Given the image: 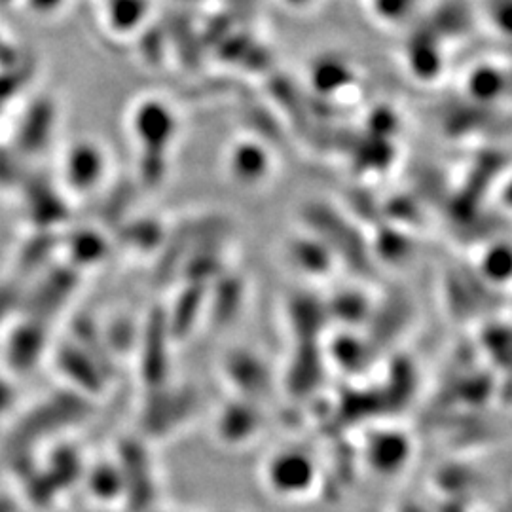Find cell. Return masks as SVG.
I'll return each mask as SVG.
<instances>
[{"label":"cell","instance_id":"11","mask_svg":"<svg viewBox=\"0 0 512 512\" xmlns=\"http://www.w3.org/2000/svg\"><path fill=\"white\" fill-rule=\"evenodd\" d=\"M82 484L86 494L101 509L126 507V484L116 456L99 459L84 469Z\"/></svg>","mask_w":512,"mask_h":512},{"label":"cell","instance_id":"19","mask_svg":"<svg viewBox=\"0 0 512 512\" xmlns=\"http://www.w3.org/2000/svg\"><path fill=\"white\" fill-rule=\"evenodd\" d=\"M289 256L294 266L306 274H329V249H325L317 239H294L289 245Z\"/></svg>","mask_w":512,"mask_h":512},{"label":"cell","instance_id":"3","mask_svg":"<svg viewBox=\"0 0 512 512\" xmlns=\"http://www.w3.org/2000/svg\"><path fill=\"white\" fill-rule=\"evenodd\" d=\"M173 338L165 325L164 308L150 311L147 323L139 330L137 342V365L145 391H154L169 385V351Z\"/></svg>","mask_w":512,"mask_h":512},{"label":"cell","instance_id":"23","mask_svg":"<svg viewBox=\"0 0 512 512\" xmlns=\"http://www.w3.org/2000/svg\"><path fill=\"white\" fill-rule=\"evenodd\" d=\"M19 154L12 148L8 150H0V184L2 186H12L19 183L21 179V167L18 164Z\"/></svg>","mask_w":512,"mask_h":512},{"label":"cell","instance_id":"8","mask_svg":"<svg viewBox=\"0 0 512 512\" xmlns=\"http://www.w3.org/2000/svg\"><path fill=\"white\" fill-rule=\"evenodd\" d=\"M57 128V105L54 99L38 95L21 112L16 133L14 150L23 158H33L46 152L54 139Z\"/></svg>","mask_w":512,"mask_h":512},{"label":"cell","instance_id":"26","mask_svg":"<svg viewBox=\"0 0 512 512\" xmlns=\"http://www.w3.org/2000/svg\"><path fill=\"white\" fill-rule=\"evenodd\" d=\"M6 55H8V57H14V52H12L10 46L0 38V57H6Z\"/></svg>","mask_w":512,"mask_h":512},{"label":"cell","instance_id":"4","mask_svg":"<svg viewBox=\"0 0 512 512\" xmlns=\"http://www.w3.org/2000/svg\"><path fill=\"white\" fill-rule=\"evenodd\" d=\"M55 368L67 382V389L88 401L105 395L110 384V372L73 338L59 344L54 355Z\"/></svg>","mask_w":512,"mask_h":512},{"label":"cell","instance_id":"2","mask_svg":"<svg viewBox=\"0 0 512 512\" xmlns=\"http://www.w3.org/2000/svg\"><path fill=\"white\" fill-rule=\"evenodd\" d=\"M198 410L196 393L188 387L165 385L147 391V401L141 406V429L147 437L167 439L181 431Z\"/></svg>","mask_w":512,"mask_h":512},{"label":"cell","instance_id":"25","mask_svg":"<svg viewBox=\"0 0 512 512\" xmlns=\"http://www.w3.org/2000/svg\"><path fill=\"white\" fill-rule=\"evenodd\" d=\"M14 401H16V389L6 378H0V414L8 412Z\"/></svg>","mask_w":512,"mask_h":512},{"label":"cell","instance_id":"17","mask_svg":"<svg viewBox=\"0 0 512 512\" xmlns=\"http://www.w3.org/2000/svg\"><path fill=\"white\" fill-rule=\"evenodd\" d=\"M59 247L61 243L50 236V230H37V234L27 239L19 249V274L33 275L44 272L46 264Z\"/></svg>","mask_w":512,"mask_h":512},{"label":"cell","instance_id":"21","mask_svg":"<svg viewBox=\"0 0 512 512\" xmlns=\"http://www.w3.org/2000/svg\"><path fill=\"white\" fill-rule=\"evenodd\" d=\"M128 241L129 245L137 247V249H152L156 245L162 243L164 239V232L162 226L154 220H141V222H131L128 226Z\"/></svg>","mask_w":512,"mask_h":512},{"label":"cell","instance_id":"5","mask_svg":"<svg viewBox=\"0 0 512 512\" xmlns=\"http://www.w3.org/2000/svg\"><path fill=\"white\" fill-rule=\"evenodd\" d=\"M109 173V156L93 139L74 141L61 160V181L69 194L88 196L95 192Z\"/></svg>","mask_w":512,"mask_h":512},{"label":"cell","instance_id":"18","mask_svg":"<svg viewBox=\"0 0 512 512\" xmlns=\"http://www.w3.org/2000/svg\"><path fill=\"white\" fill-rule=\"evenodd\" d=\"M148 0H107V23L114 33L129 35L147 21Z\"/></svg>","mask_w":512,"mask_h":512},{"label":"cell","instance_id":"6","mask_svg":"<svg viewBox=\"0 0 512 512\" xmlns=\"http://www.w3.org/2000/svg\"><path fill=\"white\" fill-rule=\"evenodd\" d=\"M80 283V272L73 266L63 264L52 270H44L37 287L23 293V304L19 315H27L38 321L48 323L76 293Z\"/></svg>","mask_w":512,"mask_h":512},{"label":"cell","instance_id":"27","mask_svg":"<svg viewBox=\"0 0 512 512\" xmlns=\"http://www.w3.org/2000/svg\"><path fill=\"white\" fill-rule=\"evenodd\" d=\"M19 0H0V6H10V4H16Z\"/></svg>","mask_w":512,"mask_h":512},{"label":"cell","instance_id":"24","mask_svg":"<svg viewBox=\"0 0 512 512\" xmlns=\"http://www.w3.org/2000/svg\"><path fill=\"white\" fill-rule=\"evenodd\" d=\"M33 16L38 18H52L59 14L69 0H19Z\"/></svg>","mask_w":512,"mask_h":512},{"label":"cell","instance_id":"20","mask_svg":"<svg viewBox=\"0 0 512 512\" xmlns=\"http://www.w3.org/2000/svg\"><path fill=\"white\" fill-rule=\"evenodd\" d=\"M480 274L484 275L495 287L512 283V245L495 243L484 255L480 256Z\"/></svg>","mask_w":512,"mask_h":512},{"label":"cell","instance_id":"15","mask_svg":"<svg viewBox=\"0 0 512 512\" xmlns=\"http://www.w3.org/2000/svg\"><path fill=\"white\" fill-rule=\"evenodd\" d=\"M256 429L255 410L245 403L222 406L215 418V435L224 444H239Z\"/></svg>","mask_w":512,"mask_h":512},{"label":"cell","instance_id":"1","mask_svg":"<svg viewBox=\"0 0 512 512\" xmlns=\"http://www.w3.org/2000/svg\"><path fill=\"white\" fill-rule=\"evenodd\" d=\"M129 126L141 150V183L150 188L164 183L169 167V150L179 135L177 112L164 99L147 97L131 110Z\"/></svg>","mask_w":512,"mask_h":512},{"label":"cell","instance_id":"22","mask_svg":"<svg viewBox=\"0 0 512 512\" xmlns=\"http://www.w3.org/2000/svg\"><path fill=\"white\" fill-rule=\"evenodd\" d=\"M23 285L18 281H2L0 283V325L10 317H16L23 304Z\"/></svg>","mask_w":512,"mask_h":512},{"label":"cell","instance_id":"10","mask_svg":"<svg viewBox=\"0 0 512 512\" xmlns=\"http://www.w3.org/2000/svg\"><path fill=\"white\" fill-rule=\"evenodd\" d=\"M274 160L270 150L251 139H239L226 154V171L239 186L255 188L272 175Z\"/></svg>","mask_w":512,"mask_h":512},{"label":"cell","instance_id":"9","mask_svg":"<svg viewBox=\"0 0 512 512\" xmlns=\"http://www.w3.org/2000/svg\"><path fill=\"white\" fill-rule=\"evenodd\" d=\"M4 340V361L12 372H31L48 351V323L27 315H18Z\"/></svg>","mask_w":512,"mask_h":512},{"label":"cell","instance_id":"13","mask_svg":"<svg viewBox=\"0 0 512 512\" xmlns=\"http://www.w3.org/2000/svg\"><path fill=\"white\" fill-rule=\"evenodd\" d=\"M207 304V289L202 285L186 283L183 291H179L177 298L169 308H164L165 325L173 338V342L186 340L198 321L202 319Z\"/></svg>","mask_w":512,"mask_h":512},{"label":"cell","instance_id":"16","mask_svg":"<svg viewBox=\"0 0 512 512\" xmlns=\"http://www.w3.org/2000/svg\"><path fill=\"white\" fill-rule=\"evenodd\" d=\"M27 211L29 217L35 222L38 230H50L52 226H57L55 222H61L65 217V205L61 194H55L52 188L42 186V184H33L27 194Z\"/></svg>","mask_w":512,"mask_h":512},{"label":"cell","instance_id":"12","mask_svg":"<svg viewBox=\"0 0 512 512\" xmlns=\"http://www.w3.org/2000/svg\"><path fill=\"white\" fill-rule=\"evenodd\" d=\"M310 478V459L294 450L277 452L264 465L266 486L281 497L300 494L310 484Z\"/></svg>","mask_w":512,"mask_h":512},{"label":"cell","instance_id":"7","mask_svg":"<svg viewBox=\"0 0 512 512\" xmlns=\"http://www.w3.org/2000/svg\"><path fill=\"white\" fill-rule=\"evenodd\" d=\"M116 459L126 484V507L133 512L150 511L158 495V482L154 463L143 442L137 439L124 442L116 452Z\"/></svg>","mask_w":512,"mask_h":512},{"label":"cell","instance_id":"14","mask_svg":"<svg viewBox=\"0 0 512 512\" xmlns=\"http://www.w3.org/2000/svg\"><path fill=\"white\" fill-rule=\"evenodd\" d=\"M61 247L67 251V264L78 272L101 264L109 255V241L93 228L76 230Z\"/></svg>","mask_w":512,"mask_h":512}]
</instances>
